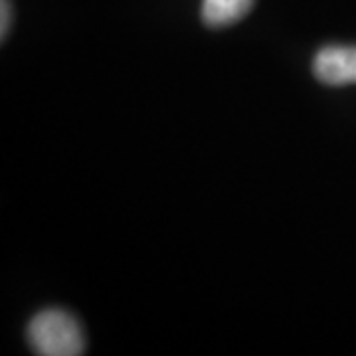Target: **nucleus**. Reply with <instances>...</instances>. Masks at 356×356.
<instances>
[{
	"mask_svg": "<svg viewBox=\"0 0 356 356\" xmlns=\"http://www.w3.org/2000/svg\"><path fill=\"white\" fill-rule=\"evenodd\" d=\"M8 26H10V4H8V0H2V24H0L2 38H6Z\"/></svg>",
	"mask_w": 356,
	"mask_h": 356,
	"instance_id": "4",
	"label": "nucleus"
},
{
	"mask_svg": "<svg viewBox=\"0 0 356 356\" xmlns=\"http://www.w3.org/2000/svg\"><path fill=\"white\" fill-rule=\"evenodd\" d=\"M26 339L36 355L79 356L86 353V334L72 313L46 309L30 318Z\"/></svg>",
	"mask_w": 356,
	"mask_h": 356,
	"instance_id": "1",
	"label": "nucleus"
},
{
	"mask_svg": "<svg viewBox=\"0 0 356 356\" xmlns=\"http://www.w3.org/2000/svg\"><path fill=\"white\" fill-rule=\"evenodd\" d=\"M254 0H202V20L208 28H226L252 10Z\"/></svg>",
	"mask_w": 356,
	"mask_h": 356,
	"instance_id": "3",
	"label": "nucleus"
},
{
	"mask_svg": "<svg viewBox=\"0 0 356 356\" xmlns=\"http://www.w3.org/2000/svg\"><path fill=\"white\" fill-rule=\"evenodd\" d=\"M313 74L321 83L341 88L356 83V46H325L313 58Z\"/></svg>",
	"mask_w": 356,
	"mask_h": 356,
	"instance_id": "2",
	"label": "nucleus"
}]
</instances>
